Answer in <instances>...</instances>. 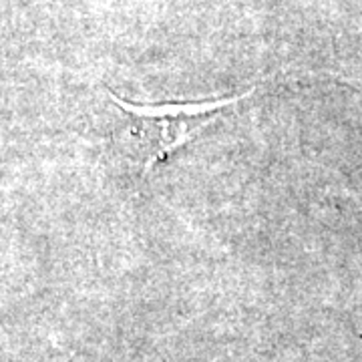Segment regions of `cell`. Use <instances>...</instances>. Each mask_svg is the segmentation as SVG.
Instances as JSON below:
<instances>
[{
	"label": "cell",
	"mask_w": 362,
	"mask_h": 362,
	"mask_svg": "<svg viewBox=\"0 0 362 362\" xmlns=\"http://www.w3.org/2000/svg\"><path fill=\"white\" fill-rule=\"evenodd\" d=\"M109 99L129 117L131 137L135 141V153L141 161V177L159 161L173 156L177 149L214 125L230 107L240 105L244 99L256 93V87L240 95H230L211 101L195 103H163V105H135L121 99L113 90H107Z\"/></svg>",
	"instance_id": "1"
},
{
	"label": "cell",
	"mask_w": 362,
	"mask_h": 362,
	"mask_svg": "<svg viewBox=\"0 0 362 362\" xmlns=\"http://www.w3.org/2000/svg\"><path fill=\"white\" fill-rule=\"evenodd\" d=\"M344 195L352 202L354 209H356L358 214H362V194H356V192H352V189H344Z\"/></svg>",
	"instance_id": "2"
}]
</instances>
